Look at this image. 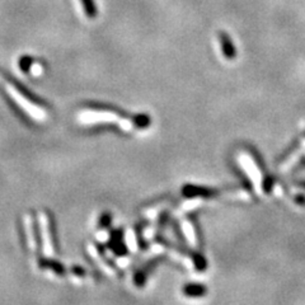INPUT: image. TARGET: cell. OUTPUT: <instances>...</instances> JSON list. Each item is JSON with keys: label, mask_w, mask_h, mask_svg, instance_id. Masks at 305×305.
<instances>
[{"label": "cell", "mask_w": 305, "mask_h": 305, "mask_svg": "<svg viewBox=\"0 0 305 305\" xmlns=\"http://www.w3.org/2000/svg\"><path fill=\"white\" fill-rule=\"evenodd\" d=\"M219 191L213 190V188L208 187H200V186H192V184H187L182 188V193L186 197H214L218 195Z\"/></svg>", "instance_id": "obj_2"}, {"label": "cell", "mask_w": 305, "mask_h": 305, "mask_svg": "<svg viewBox=\"0 0 305 305\" xmlns=\"http://www.w3.org/2000/svg\"><path fill=\"white\" fill-rule=\"evenodd\" d=\"M81 5H83L84 13L88 18H95L98 14L97 4L94 0H80Z\"/></svg>", "instance_id": "obj_4"}, {"label": "cell", "mask_w": 305, "mask_h": 305, "mask_svg": "<svg viewBox=\"0 0 305 305\" xmlns=\"http://www.w3.org/2000/svg\"><path fill=\"white\" fill-rule=\"evenodd\" d=\"M111 222V215H108V214H106V215H103L101 218V222H99V227L101 228H106L108 227V224H110Z\"/></svg>", "instance_id": "obj_7"}, {"label": "cell", "mask_w": 305, "mask_h": 305, "mask_svg": "<svg viewBox=\"0 0 305 305\" xmlns=\"http://www.w3.org/2000/svg\"><path fill=\"white\" fill-rule=\"evenodd\" d=\"M31 65H32V59L28 58V56H24V58H22L19 60V68L23 70L24 73L29 72V69H31Z\"/></svg>", "instance_id": "obj_6"}, {"label": "cell", "mask_w": 305, "mask_h": 305, "mask_svg": "<svg viewBox=\"0 0 305 305\" xmlns=\"http://www.w3.org/2000/svg\"><path fill=\"white\" fill-rule=\"evenodd\" d=\"M219 43L220 47H222L223 55H224L228 60H233V59L236 58L235 45H234L230 36L228 35L227 32L224 31L219 32Z\"/></svg>", "instance_id": "obj_1"}, {"label": "cell", "mask_w": 305, "mask_h": 305, "mask_svg": "<svg viewBox=\"0 0 305 305\" xmlns=\"http://www.w3.org/2000/svg\"><path fill=\"white\" fill-rule=\"evenodd\" d=\"M133 124L138 129H147L152 124V120L148 115H136L133 117Z\"/></svg>", "instance_id": "obj_5"}, {"label": "cell", "mask_w": 305, "mask_h": 305, "mask_svg": "<svg viewBox=\"0 0 305 305\" xmlns=\"http://www.w3.org/2000/svg\"><path fill=\"white\" fill-rule=\"evenodd\" d=\"M295 200H297V201L299 202L300 205L305 204V196H297V197H295Z\"/></svg>", "instance_id": "obj_8"}, {"label": "cell", "mask_w": 305, "mask_h": 305, "mask_svg": "<svg viewBox=\"0 0 305 305\" xmlns=\"http://www.w3.org/2000/svg\"><path fill=\"white\" fill-rule=\"evenodd\" d=\"M182 293L188 298H201L208 293V288L202 284H187L183 286Z\"/></svg>", "instance_id": "obj_3"}]
</instances>
